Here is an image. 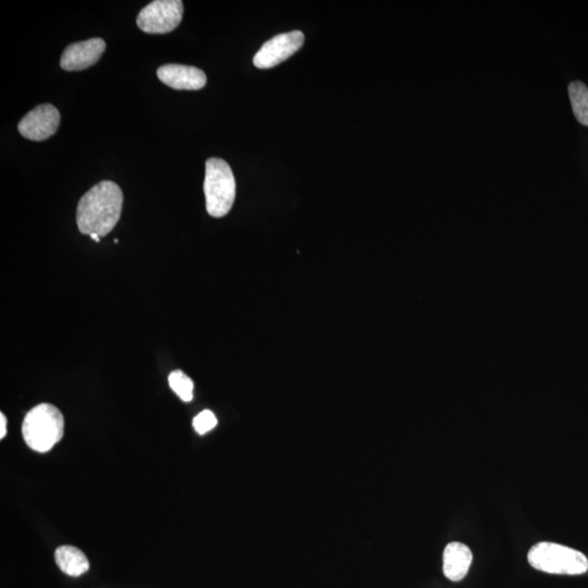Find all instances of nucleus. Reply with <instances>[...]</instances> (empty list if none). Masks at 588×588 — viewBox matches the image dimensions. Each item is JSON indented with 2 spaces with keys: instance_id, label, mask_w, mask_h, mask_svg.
<instances>
[{
  "instance_id": "f257e3e1",
  "label": "nucleus",
  "mask_w": 588,
  "mask_h": 588,
  "mask_svg": "<svg viewBox=\"0 0 588 588\" xmlns=\"http://www.w3.org/2000/svg\"><path fill=\"white\" fill-rule=\"evenodd\" d=\"M124 193L113 181H102L85 193L77 209V224L82 234L105 237L122 216Z\"/></svg>"
},
{
  "instance_id": "f03ea898",
  "label": "nucleus",
  "mask_w": 588,
  "mask_h": 588,
  "mask_svg": "<svg viewBox=\"0 0 588 588\" xmlns=\"http://www.w3.org/2000/svg\"><path fill=\"white\" fill-rule=\"evenodd\" d=\"M64 431V420L56 406L41 404L24 417L22 435L30 448L38 452H47L60 440Z\"/></svg>"
},
{
  "instance_id": "7ed1b4c3",
  "label": "nucleus",
  "mask_w": 588,
  "mask_h": 588,
  "mask_svg": "<svg viewBox=\"0 0 588 588\" xmlns=\"http://www.w3.org/2000/svg\"><path fill=\"white\" fill-rule=\"evenodd\" d=\"M527 560L534 569L550 575H580L588 571V559L581 551L556 542L533 546Z\"/></svg>"
},
{
  "instance_id": "20e7f679",
  "label": "nucleus",
  "mask_w": 588,
  "mask_h": 588,
  "mask_svg": "<svg viewBox=\"0 0 588 588\" xmlns=\"http://www.w3.org/2000/svg\"><path fill=\"white\" fill-rule=\"evenodd\" d=\"M204 193L206 209L212 217H224L233 209L235 180L233 170L224 159L209 158L206 162Z\"/></svg>"
},
{
  "instance_id": "39448f33",
  "label": "nucleus",
  "mask_w": 588,
  "mask_h": 588,
  "mask_svg": "<svg viewBox=\"0 0 588 588\" xmlns=\"http://www.w3.org/2000/svg\"><path fill=\"white\" fill-rule=\"evenodd\" d=\"M183 16L181 0H155L141 10L138 27L149 34H166L179 27Z\"/></svg>"
},
{
  "instance_id": "423d86ee",
  "label": "nucleus",
  "mask_w": 588,
  "mask_h": 588,
  "mask_svg": "<svg viewBox=\"0 0 588 588\" xmlns=\"http://www.w3.org/2000/svg\"><path fill=\"white\" fill-rule=\"evenodd\" d=\"M304 41V34L301 31L279 34L261 47L253 64L259 69L274 68L298 52Z\"/></svg>"
},
{
  "instance_id": "0eeeda50",
  "label": "nucleus",
  "mask_w": 588,
  "mask_h": 588,
  "mask_svg": "<svg viewBox=\"0 0 588 588\" xmlns=\"http://www.w3.org/2000/svg\"><path fill=\"white\" fill-rule=\"evenodd\" d=\"M60 114L53 105L44 104L24 115L19 124V132L23 138L37 141L47 140L57 132Z\"/></svg>"
},
{
  "instance_id": "6e6552de",
  "label": "nucleus",
  "mask_w": 588,
  "mask_h": 588,
  "mask_svg": "<svg viewBox=\"0 0 588 588\" xmlns=\"http://www.w3.org/2000/svg\"><path fill=\"white\" fill-rule=\"evenodd\" d=\"M105 49L107 43L98 38L73 43L64 49L60 65L65 72H81L97 64Z\"/></svg>"
},
{
  "instance_id": "1a4fd4ad",
  "label": "nucleus",
  "mask_w": 588,
  "mask_h": 588,
  "mask_svg": "<svg viewBox=\"0 0 588 588\" xmlns=\"http://www.w3.org/2000/svg\"><path fill=\"white\" fill-rule=\"evenodd\" d=\"M158 77L162 83L179 90H198L208 82L203 70L184 64H164L158 68Z\"/></svg>"
},
{
  "instance_id": "9d476101",
  "label": "nucleus",
  "mask_w": 588,
  "mask_h": 588,
  "mask_svg": "<svg viewBox=\"0 0 588 588\" xmlns=\"http://www.w3.org/2000/svg\"><path fill=\"white\" fill-rule=\"evenodd\" d=\"M473 555L469 547L462 542L454 541L447 545L444 551V575L452 582L464 580L469 572Z\"/></svg>"
},
{
  "instance_id": "9b49d317",
  "label": "nucleus",
  "mask_w": 588,
  "mask_h": 588,
  "mask_svg": "<svg viewBox=\"0 0 588 588\" xmlns=\"http://www.w3.org/2000/svg\"><path fill=\"white\" fill-rule=\"evenodd\" d=\"M55 561L64 575L80 576L89 569L87 556L79 548L73 546H60L55 552Z\"/></svg>"
},
{
  "instance_id": "f8f14e48",
  "label": "nucleus",
  "mask_w": 588,
  "mask_h": 588,
  "mask_svg": "<svg viewBox=\"0 0 588 588\" xmlns=\"http://www.w3.org/2000/svg\"><path fill=\"white\" fill-rule=\"evenodd\" d=\"M567 90L577 122L588 127V88L584 83L575 81L570 83Z\"/></svg>"
},
{
  "instance_id": "ddd939ff",
  "label": "nucleus",
  "mask_w": 588,
  "mask_h": 588,
  "mask_svg": "<svg viewBox=\"0 0 588 588\" xmlns=\"http://www.w3.org/2000/svg\"><path fill=\"white\" fill-rule=\"evenodd\" d=\"M168 383L181 400L190 402L193 399V381L183 371H174L168 377Z\"/></svg>"
},
{
  "instance_id": "4468645a",
  "label": "nucleus",
  "mask_w": 588,
  "mask_h": 588,
  "mask_svg": "<svg viewBox=\"0 0 588 588\" xmlns=\"http://www.w3.org/2000/svg\"><path fill=\"white\" fill-rule=\"evenodd\" d=\"M216 425H217V419H216L213 412L209 410L200 412L193 420L194 430L200 435L209 433V431L215 429Z\"/></svg>"
},
{
  "instance_id": "2eb2a0df",
  "label": "nucleus",
  "mask_w": 588,
  "mask_h": 588,
  "mask_svg": "<svg viewBox=\"0 0 588 588\" xmlns=\"http://www.w3.org/2000/svg\"><path fill=\"white\" fill-rule=\"evenodd\" d=\"M7 435V419L4 413H0V439H4Z\"/></svg>"
},
{
  "instance_id": "dca6fc26",
  "label": "nucleus",
  "mask_w": 588,
  "mask_h": 588,
  "mask_svg": "<svg viewBox=\"0 0 588 588\" xmlns=\"http://www.w3.org/2000/svg\"><path fill=\"white\" fill-rule=\"evenodd\" d=\"M89 237L92 238L95 241V243H99L100 241V237L97 234H90Z\"/></svg>"
}]
</instances>
